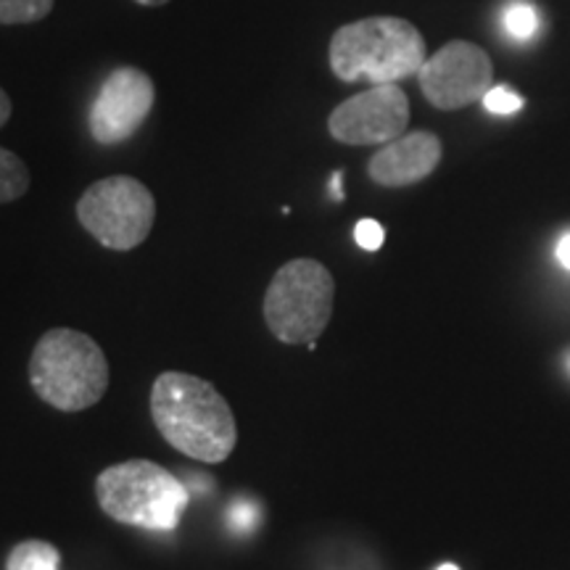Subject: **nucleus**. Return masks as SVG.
Segmentation results:
<instances>
[{
  "label": "nucleus",
  "instance_id": "f257e3e1",
  "mask_svg": "<svg viewBox=\"0 0 570 570\" xmlns=\"http://www.w3.org/2000/svg\"><path fill=\"white\" fill-rule=\"evenodd\" d=\"M151 417L167 444L198 462H225L238 441L230 404L204 377L161 373L151 389Z\"/></svg>",
  "mask_w": 570,
  "mask_h": 570
},
{
  "label": "nucleus",
  "instance_id": "f03ea898",
  "mask_svg": "<svg viewBox=\"0 0 570 570\" xmlns=\"http://www.w3.org/2000/svg\"><path fill=\"white\" fill-rule=\"evenodd\" d=\"M327 59L341 82L396 85L415 77L428 56L423 35L412 21L367 17L348 21L333 32Z\"/></svg>",
  "mask_w": 570,
  "mask_h": 570
},
{
  "label": "nucleus",
  "instance_id": "7ed1b4c3",
  "mask_svg": "<svg viewBox=\"0 0 570 570\" xmlns=\"http://www.w3.org/2000/svg\"><path fill=\"white\" fill-rule=\"evenodd\" d=\"M30 386L56 410L82 412L96 407L109 389V362L88 333L53 327L35 344Z\"/></svg>",
  "mask_w": 570,
  "mask_h": 570
},
{
  "label": "nucleus",
  "instance_id": "20e7f679",
  "mask_svg": "<svg viewBox=\"0 0 570 570\" xmlns=\"http://www.w3.org/2000/svg\"><path fill=\"white\" fill-rule=\"evenodd\" d=\"M188 487L151 460H127L106 468L96 479V497L111 520L156 533L175 531L185 508Z\"/></svg>",
  "mask_w": 570,
  "mask_h": 570
},
{
  "label": "nucleus",
  "instance_id": "39448f33",
  "mask_svg": "<svg viewBox=\"0 0 570 570\" xmlns=\"http://www.w3.org/2000/svg\"><path fill=\"white\" fill-rule=\"evenodd\" d=\"M336 281L317 259H291L277 269L265 294V323L281 344L317 348L333 317Z\"/></svg>",
  "mask_w": 570,
  "mask_h": 570
},
{
  "label": "nucleus",
  "instance_id": "423d86ee",
  "mask_svg": "<svg viewBox=\"0 0 570 570\" xmlns=\"http://www.w3.org/2000/svg\"><path fill=\"white\" fill-rule=\"evenodd\" d=\"M77 219L101 246L111 252H130L151 233L156 198L130 175L104 177L77 202Z\"/></svg>",
  "mask_w": 570,
  "mask_h": 570
},
{
  "label": "nucleus",
  "instance_id": "0eeeda50",
  "mask_svg": "<svg viewBox=\"0 0 570 570\" xmlns=\"http://www.w3.org/2000/svg\"><path fill=\"white\" fill-rule=\"evenodd\" d=\"M417 82L428 104L441 111H458L483 101L494 88V63L475 42L452 40L425 59Z\"/></svg>",
  "mask_w": 570,
  "mask_h": 570
},
{
  "label": "nucleus",
  "instance_id": "6e6552de",
  "mask_svg": "<svg viewBox=\"0 0 570 570\" xmlns=\"http://www.w3.org/2000/svg\"><path fill=\"white\" fill-rule=\"evenodd\" d=\"M410 98L399 85H373L346 98L327 117L331 138L346 146H386L407 130Z\"/></svg>",
  "mask_w": 570,
  "mask_h": 570
},
{
  "label": "nucleus",
  "instance_id": "1a4fd4ad",
  "mask_svg": "<svg viewBox=\"0 0 570 570\" xmlns=\"http://www.w3.org/2000/svg\"><path fill=\"white\" fill-rule=\"evenodd\" d=\"M156 104V85L138 67H119L106 77L90 106L88 125L92 140L117 146L132 138Z\"/></svg>",
  "mask_w": 570,
  "mask_h": 570
},
{
  "label": "nucleus",
  "instance_id": "9d476101",
  "mask_svg": "<svg viewBox=\"0 0 570 570\" xmlns=\"http://www.w3.org/2000/svg\"><path fill=\"white\" fill-rule=\"evenodd\" d=\"M441 154L444 148L433 132L417 130L399 135L396 140L386 142L381 151L373 154L367 175L381 188H407V185H415L436 173Z\"/></svg>",
  "mask_w": 570,
  "mask_h": 570
},
{
  "label": "nucleus",
  "instance_id": "9b49d317",
  "mask_svg": "<svg viewBox=\"0 0 570 570\" xmlns=\"http://www.w3.org/2000/svg\"><path fill=\"white\" fill-rule=\"evenodd\" d=\"M61 552L40 539H27L9 554L6 570H59Z\"/></svg>",
  "mask_w": 570,
  "mask_h": 570
},
{
  "label": "nucleus",
  "instance_id": "f8f14e48",
  "mask_svg": "<svg viewBox=\"0 0 570 570\" xmlns=\"http://www.w3.org/2000/svg\"><path fill=\"white\" fill-rule=\"evenodd\" d=\"M30 169L9 148H0V204L17 202L30 190Z\"/></svg>",
  "mask_w": 570,
  "mask_h": 570
},
{
  "label": "nucleus",
  "instance_id": "ddd939ff",
  "mask_svg": "<svg viewBox=\"0 0 570 570\" xmlns=\"http://www.w3.org/2000/svg\"><path fill=\"white\" fill-rule=\"evenodd\" d=\"M56 0H0V24H35L53 11Z\"/></svg>",
  "mask_w": 570,
  "mask_h": 570
},
{
  "label": "nucleus",
  "instance_id": "4468645a",
  "mask_svg": "<svg viewBox=\"0 0 570 570\" xmlns=\"http://www.w3.org/2000/svg\"><path fill=\"white\" fill-rule=\"evenodd\" d=\"M537 27H539L537 9H533L531 3H525V0H515V3H510L508 9H504V30H508L510 38L531 40L533 32H537Z\"/></svg>",
  "mask_w": 570,
  "mask_h": 570
},
{
  "label": "nucleus",
  "instance_id": "2eb2a0df",
  "mask_svg": "<svg viewBox=\"0 0 570 570\" xmlns=\"http://www.w3.org/2000/svg\"><path fill=\"white\" fill-rule=\"evenodd\" d=\"M225 523L233 533L246 537V533H252L256 529V523H259V508H256L252 499H246V497L235 499L230 508H227Z\"/></svg>",
  "mask_w": 570,
  "mask_h": 570
},
{
  "label": "nucleus",
  "instance_id": "dca6fc26",
  "mask_svg": "<svg viewBox=\"0 0 570 570\" xmlns=\"http://www.w3.org/2000/svg\"><path fill=\"white\" fill-rule=\"evenodd\" d=\"M483 106L491 114H515L523 109V98L515 96L510 88H502V85H494L487 96H483Z\"/></svg>",
  "mask_w": 570,
  "mask_h": 570
},
{
  "label": "nucleus",
  "instance_id": "f3484780",
  "mask_svg": "<svg viewBox=\"0 0 570 570\" xmlns=\"http://www.w3.org/2000/svg\"><path fill=\"white\" fill-rule=\"evenodd\" d=\"M354 240L356 246L365 248V252H377V248L383 246V240H386V230H383V225L375 223V219H360L354 227Z\"/></svg>",
  "mask_w": 570,
  "mask_h": 570
},
{
  "label": "nucleus",
  "instance_id": "a211bd4d",
  "mask_svg": "<svg viewBox=\"0 0 570 570\" xmlns=\"http://www.w3.org/2000/svg\"><path fill=\"white\" fill-rule=\"evenodd\" d=\"M554 259L560 262V267H566L570 273V233L562 235L558 240V246H554Z\"/></svg>",
  "mask_w": 570,
  "mask_h": 570
},
{
  "label": "nucleus",
  "instance_id": "6ab92c4d",
  "mask_svg": "<svg viewBox=\"0 0 570 570\" xmlns=\"http://www.w3.org/2000/svg\"><path fill=\"white\" fill-rule=\"evenodd\" d=\"M11 111H13L11 98L6 96V90H3V88H0V127H3L6 122H9V119H11Z\"/></svg>",
  "mask_w": 570,
  "mask_h": 570
},
{
  "label": "nucleus",
  "instance_id": "aec40b11",
  "mask_svg": "<svg viewBox=\"0 0 570 570\" xmlns=\"http://www.w3.org/2000/svg\"><path fill=\"white\" fill-rule=\"evenodd\" d=\"M331 188H333V198H336V202H344V190H341V173L333 175Z\"/></svg>",
  "mask_w": 570,
  "mask_h": 570
},
{
  "label": "nucleus",
  "instance_id": "412c9836",
  "mask_svg": "<svg viewBox=\"0 0 570 570\" xmlns=\"http://www.w3.org/2000/svg\"><path fill=\"white\" fill-rule=\"evenodd\" d=\"M138 6H167L169 0H135Z\"/></svg>",
  "mask_w": 570,
  "mask_h": 570
},
{
  "label": "nucleus",
  "instance_id": "4be33fe9",
  "mask_svg": "<svg viewBox=\"0 0 570 570\" xmlns=\"http://www.w3.org/2000/svg\"><path fill=\"white\" fill-rule=\"evenodd\" d=\"M439 570H460L458 566H452V562H446V566H441Z\"/></svg>",
  "mask_w": 570,
  "mask_h": 570
},
{
  "label": "nucleus",
  "instance_id": "5701e85b",
  "mask_svg": "<svg viewBox=\"0 0 570 570\" xmlns=\"http://www.w3.org/2000/svg\"><path fill=\"white\" fill-rule=\"evenodd\" d=\"M568 370H570V354H568Z\"/></svg>",
  "mask_w": 570,
  "mask_h": 570
}]
</instances>
